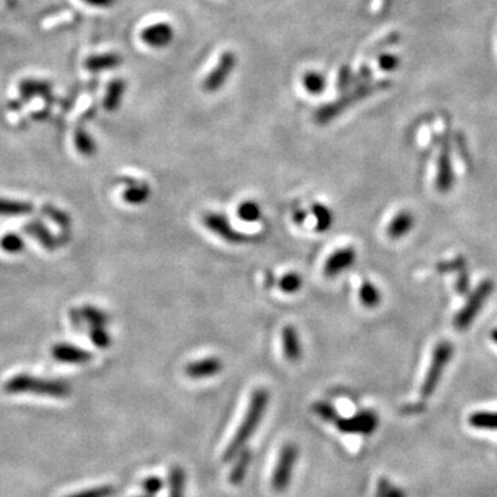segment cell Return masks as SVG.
<instances>
[{"mask_svg": "<svg viewBox=\"0 0 497 497\" xmlns=\"http://www.w3.org/2000/svg\"><path fill=\"white\" fill-rule=\"evenodd\" d=\"M312 409L325 421H329V423L335 421L336 423L339 420V414H337L336 407L333 405L328 403V402H317Z\"/></svg>", "mask_w": 497, "mask_h": 497, "instance_id": "33", "label": "cell"}, {"mask_svg": "<svg viewBox=\"0 0 497 497\" xmlns=\"http://www.w3.org/2000/svg\"><path fill=\"white\" fill-rule=\"evenodd\" d=\"M371 93L369 89H361V90H357L351 94H347L344 97H342L339 101H335V103H330V104H326L325 107L319 108L317 112H315V121L318 124H329L330 121H333L335 118H337L346 108H348L351 104H354L357 100H361L362 97L368 96Z\"/></svg>", "mask_w": 497, "mask_h": 497, "instance_id": "9", "label": "cell"}, {"mask_svg": "<svg viewBox=\"0 0 497 497\" xmlns=\"http://www.w3.org/2000/svg\"><path fill=\"white\" fill-rule=\"evenodd\" d=\"M76 148L85 156H92L96 152V144L93 138L83 130L76 131Z\"/></svg>", "mask_w": 497, "mask_h": 497, "instance_id": "31", "label": "cell"}, {"mask_svg": "<svg viewBox=\"0 0 497 497\" xmlns=\"http://www.w3.org/2000/svg\"><path fill=\"white\" fill-rule=\"evenodd\" d=\"M303 86L305 89V92L312 96L322 94L326 89V78L321 72L308 71L303 76Z\"/></svg>", "mask_w": 497, "mask_h": 497, "instance_id": "21", "label": "cell"}, {"mask_svg": "<svg viewBox=\"0 0 497 497\" xmlns=\"http://www.w3.org/2000/svg\"><path fill=\"white\" fill-rule=\"evenodd\" d=\"M269 402V394L267 389L264 388H258L251 394L250 402H248V410L246 414L241 423V426L238 427L234 438L231 439L230 445L227 446L226 452H224V462H230L233 459H235L238 456V453L245 449L248 439L251 438V435L255 432V430L258 428L261 419L267 410Z\"/></svg>", "mask_w": 497, "mask_h": 497, "instance_id": "1", "label": "cell"}, {"mask_svg": "<svg viewBox=\"0 0 497 497\" xmlns=\"http://www.w3.org/2000/svg\"><path fill=\"white\" fill-rule=\"evenodd\" d=\"M237 65V56L234 51H224L221 57L219 58L216 67L213 71L206 76L203 81V90L206 93H216L219 92L226 82L228 81V76L234 72Z\"/></svg>", "mask_w": 497, "mask_h": 497, "instance_id": "6", "label": "cell"}, {"mask_svg": "<svg viewBox=\"0 0 497 497\" xmlns=\"http://www.w3.org/2000/svg\"><path fill=\"white\" fill-rule=\"evenodd\" d=\"M413 224H414L413 214L410 212H401L389 223L387 228V234L392 239H399L406 234H409V231L413 228Z\"/></svg>", "mask_w": 497, "mask_h": 497, "instance_id": "16", "label": "cell"}, {"mask_svg": "<svg viewBox=\"0 0 497 497\" xmlns=\"http://www.w3.org/2000/svg\"><path fill=\"white\" fill-rule=\"evenodd\" d=\"M174 39V29L167 22L152 24L141 31V40L153 49L167 47Z\"/></svg>", "mask_w": 497, "mask_h": 497, "instance_id": "10", "label": "cell"}, {"mask_svg": "<svg viewBox=\"0 0 497 497\" xmlns=\"http://www.w3.org/2000/svg\"><path fill=\"white\" fill-rule=\"evenodd\" d=\"M305 213L304 212H301V210H298V212H296V214H294V221L297 223V224H301L304 220H305Z\"/></svg>", "mask_w": 497, "mask_h": 497, "instance_id": "39", "label": "cell"}, {"mask_svg": "<svg viewBox=\"0 0 497 497\" xmlns=\"http://www.w3.org/2000/svg\"><path fill=\"white\" fill-rule=\"evenodd\" d=\"M137 497H151V496H148V495H146V496H137Z\"/></svg>", "mask_w": 497, "mask_h": 497, "instance_id": "41", "label": "cell"}, {"mask_svg": "<svg viewBox=\"0 0 497 497\" xmlns=\"http://www.w3.org/2000/svg\"><path fill=\"white\" fill-rule=\"evenodd\" d=\"M238 217L246 223H255L261 217V208L255 202H244L238 208Z\"/></svg>", "mask_w": 497, "mask_h": 497, "instance_id": "26", "label": "cell"}, {"mask_svg": "<svg viewBox=\"0 0 497 497\" xmlns=\"http://www.w3.org/2000/svg\"><path fill=\"white\" fill-rule=\"evenodd\" d=\"M357 260V251L353 248H343L336 250L325 262L323 273L328 278H335L343 271L348 269Z\"/></svg>", "mask_w": 497, "mask_h": 497, "instance_id": "11", "label": "cell"}, {"mask_svg": "<svg viewBox=\"0 0 497 497\" xmlns=\"http://www.w3.org/2000/svg\"><path fill=\"white\" fill-rule=\"evenodd\" d=\"M360 300L365 307L374 308L381 301V293L372 282L365 280L360 289Z\"/></svg>", "mask_w": 497, "mask_h": 497, "instance_id": "25", "label": "cell"}, {"mask_svg": "<svg viewBox=\"0 0 497 497\" xmlns=\"http://www.w3.org/2000/svg\"><path fill=\"white\" fill-rule=\"evenodd\" d=\"M0 248H3L4 251L7 253H11V254H15V253H19L21 250H24L25 248V244H24V239L17 235V234H7L1 238L0 241Z\"/></svg>", "mask_w": 497, "mask_h": 497, "instance_id": "32", "label": "cell"}, {"mask_svg": "<svg viewBox=\"0 0 497 497\" xmlns=\"http://www.w3.org/2000/svg\"><path fill=\"white\" fill-rule=\"evenodd\" d=\"M90 337L94 346L99 348H107L111 346V336L107 333L104 326H92Z\"/></svg>", "mask_w": 497, "mask_h": 497, "instance_id": "34", "label": "cell"}, {"mask_svg": "<svg viewBox=\"0 0 497 497\" xmlns=\"http://www.w3.org/2000/svg\"><path fill=\"white\" fill-rule=\"evenodd\" d=\"M32 212L33 206L29 202L0 198V216H25Z\"/></svg>", "mask_w": 497, "mask_h": 497, "instance_id": "20", "label": "cell"}, {"mask_svg": "<svg viewBox=\"0 0 497 497\" xmlns=\"http://www.w3.org/2000/svg\"><path fill=\"white\" fill-rule=\"evenodd\" d=\"M114 492H115V489L112 487L103 485V487H96V488L76 492L68 497H111L114 495Z\"/></svg>", "mask_w": 497, "mask_h": 497, "instance_id": "35", "label": "cell"}, {"mask_svg": "<svg viewBox=\"0 0 497 497\" xmlns=\"http://www.w3.org/2000/svg\"><path fill=\"white\" fill-rule=\"evenodd\" d=\"M221 371H223V362L216 357H210L188 364L185 368V374L189 378L202 380V378L213 377Z\"/></svg>", "mask_w": 497, "mask_h": 497, "instance_id": "14", "label": "cell"}, {"mask_svg": "<svg viewBox=\"0 0 497 497\" xmlns=\"http://www.w3.org/2000/svg\"><path fill=\"white\" fill-rule=\"evenodd\" d=\"M469 423L478 430H497V412H475L469 417Z\"/></svg>", "mask_w": 497, "mask_h": 497, "instance_id": "23", "label": "cell"}, {"mask_svg": "<svg viewBox=\"0 0 497 497\" xmlns=\"http://www.w3.org/2000/svg\"><path fill=\"white\" fill-rule=\"evenodd\" d=\"M169 497H184L185 491V471L180 466H174L170 470L169 477Z\"/></svg>", "mask_w": 497, "mask_h": 497, "instance_id": "22", "label": "cell"}, {"mask_svg": "<svg viewBox=\"0 0 497 497\" xmlns=\"http://www.w3.org/2000/svg\"><path fill=\"white\" fill-rule=\"evenodd\" d=\"M235 459H237V462H235V466L230 471L228 481H230V484L238 487L245 481V477L248 474V466L251 462V453L248 449H242Z\"/></svg>", "mask_w": 497, "mask_h": 497, "instance_id": "17", "label": "cell"}, {"mask_svg": "<svg viewBox=\"0 0 497 497\" xmlns=\"http://www.w3.org/2000/svg\"><path fill=\"white\" fill-rule=\"evenodd\" d=\"M163 488V481L158 477H149L142 482V489L148 496L158 495Z\"/></svg>", "mask_w": 497, "mask_h": 497, "instance_id": "37", "label": "cell"}, {"mask_svg": "<svg viewBox=\"0 0 497 497\" xmlns=\"http://www.w3.org/2000/svg\"><path fill=\"white\" fill-rule=\"evenodd\" d=\"M203 224L209 231H212L213 234H216L217 237H220L221 239H224L230 244H242L248 239V237H246L245 234L235 230L230 224L228 219L223 214L208 213L203 217Z\"/></svg>", "mask_w": 497, "mask_h": 497, "instance_id": "8", "label": "cell"}, {"mask_svg": "<svg viewBox=\"0 0 497 497\" xmlns=\"http://www.w3.org/2000/svg\"><path fill=\"white\" fill-rule=\"evenodd\" d=\"M336 426L344 434L372 435L378 427V416L372 410H364L357 413L355 416L339 419L336 421Z\"/></svg>", "mask_w": 497, "mask_h": 497, "instance_id": "7", "label": "cell"}, {"mask_svg": "<svg viewBox=\"0 0 497 497\" xmlns=\"http://www.w3.org/2000/svg\"><path fill=\"white\" fill-rule=\"evenodd\" d=\"M282 347H283V354L286 357V360L296 362L301 358V343H300V336L298 332L296 330L294 326L287 325L283 328L282 330Z\"/></svg>", "mask_w": 497, "mask_h": 497, "instance_id": "15", "label": "cell"}, {"mask_svg": "<svg viewBox=\"0 0 497 497\" xmlns=\"http://www.w3.org/2000/svg\"><path fill=\"white\" fill-rule=\"evenodd\" d=\"M6 392H33L37 395H49L56 398H64L69 394V385L62 381L40 380L28 374H18L7 381L4 387Z\"/></svg>", "mask_w": 497, "mask_h": 497, "instance_id": "2", "label": "cell"}, {"mask_svg": "<svg viewBox=\"0 0 497 497\" xmlns=\"http://www.w3.org/2000/svg\"><path fill=\"white\" fill-rule=\"evenodd\" d=\"M301 285H303V279L298 273L296 272H289V273H285L280 280H279V287L282 292L285 293H296L301 289Z\"/></svg>", "mask_w": 497, "mask_h": 497, "instance_id": "29", "label": "cell"}, {"mask_svg": "<svg viewBox=\"0 0 497 497\" xmlns=\"http://www.w3.org/2000/svg\"><path fill=\"white\" fill-rule=\"evenodd\" d=\"M124 83L121 81H117L110 86V90H108V94H107V99H106V107L110 111H114L119 106L121 99L124 96Z\"/></svg>", "mask_w": 497, "mask_h": 497, "instance_id": "30", "label": "cell"}, {"mask_svg": "<svg viewBox=\"0 0 497 497\" xmlns=\"http://www.w3.org/2000/svg\"><path fill=\"white\" fill-rule=\"evenodd\" d=\"M82 315L83 318L92 323V326H106L108 322V317L104 311L93 307V305H86L82 308Z\"/></svg>", "mask_w": 497, "mask_h": 497, "instance_id": "27", "label": "cell"}, {"mask_svg": "<svg viewBox=\"0 0 497 497\" xmlns=\"http://www.w3.org/2000/svg\"><path fill=\"white\" fill-rule=\"evenodd\" d=\"M151 189L149 185L145 183H133L127 187V189L124 192V202L130 203V205H141L145 203L149 198Z\"/></svg>", "mask_w": 497, "mask_h": 497, "instance_id": "19", "label": "cell"}, {"mask_svg": "<svg viewBox=\"0 0 497 497\" xmlns=\"http://www.w3.org/2000/svg\"><path fill=\"white\" fill-rule=\"evenodd\" d=\"M297 457H298V449L294 444H286L282 448L271 481L272 489L275 492L282 494L289 488Z\"/></svg>", "mask_w": 497, "mask_h": 497, "instance_id": "5", "label": "cell"}, {"mask_svg": "<svg viewBox=\"0 0 497 497\" xmlns=\"http://www.w3.org/2000/svg\"><path fill=\"white\" fill-rule=\"evenodd\" d=\"M395 65H396V58L395 57H392V56H382L381 58H380V67H381V69H384V71H389V69H392V68H395Z\"/></svg>", "mask_w": 497, "mask_h": 497, "instance_id": "38", "label": "cell"}, {"mask_svg": "<svg viewBox=\"0 0 497 497\" xmlns=\"http://www.w3.org/2000/svg\"><path fill=\"white\" fill-rule=\"evenodd\" d=\"M376 497H406V494L391 481L380 478L376 487Z\"/></svg>", "mask_w": 497, "mask_h": 497, "instance_id": "28", "label": "cell"}, {"mask_svg": "<svg viewBox=\"0 0 497 497\" xmlns=\"http://www.w3.org/2000/svg\"><path fill=\"white\" fill-rule=\"evenodd\" d=\"M452 354H453V347L449 342H441L435 347L432 360H431V365L428 368V372L426 374V378L421 385V395L424 398H428L435 392V389L439 384V380L444 374V371L452 358Z\"/></svg>", "mask_w": 497, "mask_h": 497, "instance_id": "4", "label": "cell"}, {"mask_svg": "<svg viewBox=\"0 0 497 497\" xmlns=\"http://www.w3.org/2000/svg\"><path fill=\"white\" fill-rule=\"evenodd\" d=\"M312 213L317 220V231L325 233L328 231L333 224V213L329 208H326L322 203H315L312 206Z\"/></svg>", "mask_w": 497, "mask_h": 497, "instance_id": "24", "label": "cell"}, {"mask_svg": "<svg viewBox=\"0 0 497 497\" xmlns=\"http://www.w3.org/2000/svg\"><path fill=\"white\" fill-rule=\"evenodd\" d=\"M53 358L64 364H87L93 360V354L71 344H57L51 350Z\"/></svg>", "mask_w": 497, "mask_h": 497, "instance_id": "13", "label": "cell"}, {"mask_svg": "<svg viewBox=\"0 0 497 497\" xmlns=\"http://www.w3.org/2000/svg\"><path fill=\"white\" fill-rule=\"evenodd\" d=\"M494 290H495V283L491 279H487L477 286V289L470 296V298L467 300L463 310L456 315L455 326L459 330H466L475 321V318L481 312L482 307L485 305V303L494 293Z\"/></svg>", "mask_w": 497, "mask_h": 497, "instance_id": "3", "label": "cell"}, {"mask_svg": "<svg viewBox=\"0 0 497 497\" xmlns=\"http://www.w3.org/2000/svg\"><path fill=\"white\" fill-rule=\"evenodd\" d=\"M455 184V173L452 166V159L448 146H445L438 159V170H437V189L442 194H446L452 189Z\"/></svg>", "mask_w": 497, "mask_h": 497, "instance_id": "12", "label": "cell"}, {"mask_svg": "<svg viewBox=\"0 0 497 497\" xmlns=\"http://www.w3.org/2000/svg\"><path fill=\"white\" fill-rule=\"evenodd\" d=\"M491 337H492V340H494V342H495L497 344V329H494V330H492Z\"/></svg>", "mask_w": 497, "mask_h": 497, "instance_id": "40", "label": "cell"}, {"mask_svg": "<svg viewBox=\"0 0 497 497\" xmlns=\"http://www.w3.org/2000/svg\"><path fill=\"white\" fill-rule=\"evenodd\" d=\"M43 212H44L54 223H57L58 226H61V227H69V217H68V214L64 213L62 210L47 205V206L43 208Z\"/></svg>", "mask_w": 497, "mask_h": 497, "instance_id": "36", "label": "cell"}, {"mask_svg": "<svg viewBox=\"0 0 497 497\" xmlns=\"http://www.w3.org/2000/svg\"><path fill=\"white\" fill-rule=\"evenodd\" d=\"M25 231H26L29 235L35 237V238L40 242L42 246H44V248H49V250H54V248H57V246H58V241H57V239L49 233V230H47L42 223H39V221H32V223H29L28 226H25Z\"/></svg>", "mask_w": 497, "mask_h": 497, "instance_id": "18", "label": "cell"}]
</instances>
